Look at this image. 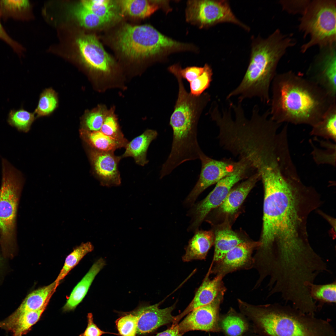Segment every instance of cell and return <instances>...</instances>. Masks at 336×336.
Instances as JSON below:
<instances>
[{
	"mask_svg": "<svg viewBox=\"0 0 336 336\" xmlns=\"http://www.w3.org/2000/svg\"><path fill=\"white\" fill-rule=\"evenodd\" d=\"M1 257H0V264L1 263Z\"/></svg>",
	"mask_w": 336,
	"mask_h": 336,
	"instance_id": "cell-46",
	"label": "cell"
},
{
	"mask_svg": "<svg viewBox=\"0 0 336 336\" xmlns=\"http://www.w3.org/2000/svg\"><path fill=\"white\" fill-rule=\"evenodd\" d=\"M57 103V97L54 91L50 88L47 89L41 95L35 113L38 116L48 115L56 108Z\"/></svg>",
	"mask_w": 336,
	"mask_h": 336,
	"instance_id": "cell-38",
	"label": "cell"
},
{
	"mask_svg": "<svg viewBox=\"0 0 336 336\" xmlns=\"http://www.w3.org/2000/svg\"><path fill=\"white\" fill-rule=\"evenodd\" d=\"M2 161L0 189V243L5 257H12L15 247L16 220L23 179L20 172L6 160Z\"/></svg>",
	"mask_w": 336,
	"mask_h": 336,
	"instance_id": "cell-7",
	"label": "cell"
},
{
	"mask_svg": "<svg viewBox=\"0 0 336 336\" xmlns=\"http://www.w3.org/2000/svg\"><path fill=\"white\" fill-rule=\"evenodd\" d=\"M196 231L185 249L182 258L184 262L205 259L214 243L215 236L212 231L197 230Z\"/></svg>",
	"mask_w": 336,
	"mask_h": 336,
	"instance_id": "cell-22",
	"label": "cell"
},
{
	"mask_svg": "<svg viewBox=\"0 0 336 336\" xmlns=\"http://www.w3.org/2000/svg\"><path fill=\"white\" fill-rule=\"evenodd\" d=\"M271 84L270 116L278 124L312 127L336 102L317 84L291 71L276 74Z\"/></svg>",
	"mask_w": 336,
	"mask_h": 336,
	"instance_id": "cell-2",
	"label": "cell"
},
{
	"mask_svg": "<svg viewBox=\"0 0 336 336\" xmlns=\"http://www.w3.org/2000/svg\"><path fill=\"white\" fill-rule=\"evenodd\" d=\"M106 264V262L101 258L92 265L88 272L75 287L63 307L65 311L75 309L82 301L96 275Z\"/></svg>",
	"mask_w": 336,
	"mask_h": 336,
	"instance_id": "cell-21",
	"label": "cell"
},
{
	"mask_svg": "<svg viewBox=\"0 0 336 336\" xmlns=\"http://www.w3.org/2000/svg\"><path fill=\"white\" fill-rule=\"evenodd\" d=\"M157 132L151 129L146 130L142 133L128 142L122 158L131 157L133 158L136 163L144 166L149 162L147 158V153L151 142L156 139Z\"/></svg>",
	"mask_w": 336,
	"mask_h": 336,
	"instance_id": "cell-23",
	"label": "cell"
},
{
	"mask_svg": "<svg viewBox=\"0 0 336 336\" xmlns=\"http://www.w3.org/2000/svg\"><path fill=\"white\" fill-rule=\"evenodd\" d=\"M226 291L221 292L210 303L191 311L178 324L180 332L183 334L188 331L200 330L217 332L219 326V310Z\"/></svg>",
	"mask_w": 336,
	"mask_h": 336,
	"instance_id": "cell-13",
	"label": "cell"
},
{
	"mask_svg": "<svg viewBox=\"0 0 336 336\" xmlns=\"http://www.w3.org/2000/svg\"><path fill=\"white\" fill-rule=\"evenodd\" d=\"M241 314L260 336H336L329 321L278 303L253 305L238 299Z\"/></svg>",
	"mask_w": 336,
	"mask_h": 336,
	"instance_id": "cell-3",
	"label": "cell"
},
{
	"mask_svg": "<svg viewBox=\"0 0 336 336\" xmlns=\"http://www.w3.org/2000/svg\"><path fill=\"white\" fill-rule=\"evenodd\" d=\"M116 323L117 329L122 336H136L137 334V318L133 313L120 317L116 320Z\"/></svg>",
	"mask_w": 336,
	"mask_h": 336,
	"instance_id": "cell-40",
	"label": "cell"
},
{
	"mask_svg": "<svg viewBox=\"0 0 336 336\" xmlns=\"http://www.w3.org/2000/svg\"><path fill=\"white\" fill-rule=\"evenodd\" d=\"M310 0H282L279 3L283 9L292 14L302 15L309 4Z\"/></svg>",
	"mask_w": 336,
	"mask_h": 336,
	"instance_id": "cell-41",
	"label": "cell"
},
{
	"mask_svg": "<svg viewBox=\"0 0 336 336\" xmlns=\"http://www.w3.org/2000/svg\"><path fill=\"white\" fill-rule=\"evenodd\" d=\"M89 156L94 174L100 185L107 187L117 186L121 183L118 165L121 156L113 152L100 151L91 148Z\"/></svg>",
	"mask_w": 336,
	"mask_h": 336,
	"instance_id": "cell-16",
	"label": "cell"
},
{
	"mask_svg": "<svg viewBox=\"0 0 336 336\" xmlns=\"http://www.w3.org/2000/svg\"><path fill=\"white\" fill-rule=\"evenodd\" d=\"M35 119L34 114L22 108L12 110L9 112L7 122L19 131L27 132Z\"/></svg>",
	"mask_w": 336,
	"mask_h": 336,
	"instance_id": "cell-36",
	"label": "cell"
},
{
	"mask_svg": "<svg viewBox=\"0 0 336 336\" xmlns=\"http://www.w3.org/2000/svg\"><path fill=\"white\" fill-rule=\"evenodd\" d=\"M311 298L321 306L325 303H335L336 302V282L324 284H312L310 287Z\"/></svg>",
	"mask_w": 336,
	"mask_h": 336,
	"instance_id": "cell-32",
	"label": "cell"
},
{
	"mask_svg": "<svg viewBox=\"0 0 336 336\" xmlns=\"http://www.w3.org/2000/svg\"><path fill=\"white\" fill-rule=\"evenodd\" d=\"M76 42L81 57L89 68L100 75H111L114 70V61L95 35H82Z\"/></svg>",
	"mask_w": 336,
	"mask_h": 336,
	"instance_id": "cell-14",
	"label": "cell"
},
{
	"mask_svg": "<svg viewBox=\"0 0 336 336\" xmlns=\"http://www.w3.org/2000/svg\"><path fill=\"white\" fill-rule=\"evenodd\" d=\"M260 245V241L240 243L228 252L221 260L212 264L208 273L223 278L228 273L253 268V252Z\"/></svg>",
	"mask_w": 336,
	"mask_h": 336,
	"instance_id": "cell-15",
	"label": "cell"
},
{
	"mask_svg": "<svg viewBox=\"0 0 336 336\" xmlns=\"http://www.w3.org/2000/svg\"><path fill=\"white\" fill-rule=\"evenodd\" d=\"M214 236V251L212 264L221 260L228 252L245 242L230 229L219 230Z\"/></svg>",
	"mask_w": 336,
	"mask_h": 336,
	"instance_id": "cell-27",
	"label": "cell"
},
{
	"mask_svg": "<svg viewBox=\"0 0 336 336\" xmlns=\"http://www.w3.org/2000/svg\"><path fill=\"white\" fill-rule=\"evenodd\" d=\"M160 303L142 306L133 312L137 318V334L149 333L161 326L173 323L175 316L172 312L175 304L160 309Z\"/></svg>",
	"mask_w": 336,
	"mask_h": 336,
	"instance_id": "cell-17",
	"label": "cell"
},
{
	"mask_svg": "<svg viewBox=\"0 0 336 336\" xmlns=\"http://www.w3.org/2000/svg\"><path fill=\"white\" fill-rule=\"evenodd\" d=\"M87 318V327L84 332L80 336H101L104 334L107 333V332L100 329L94 323L91 313H89Z\"/></svg>",
	"mask_w": 336,
	"mask_h": 336,
	"instance_id": "cell-44",
	"label": "cell"
},
{
	"mask_svg": "<svg viewBox=\"0 0 336 336\" xmlns=\"http://www.w3.org/2000/svg\"><path fill=\"white\" fill-rule=\"evenodd\" d=\"M186 21L200 28H208L222 23H231L249 31L250 28L233 12L227 0H189L185 10Z\"/></svg>",
	"mask_w": 336,
	"mask_h": 336,
	"instance_id": "cell-9",
	"label": "cell"
},
{
	"mask_svg": "<svg viewBox=\"0 0 336 336\" xmlns=\"http://www.w3.org/2000/svg\"><path fill=\"white\" fill-rule=\"evenodd\" d=\"M108 110L103 105H100L85 112L82 119L83 129L91 131H100Z\"/></svg>",
	"mask_w": 336,
	"mask_h": 336,
	"instance_id": "cell-35",
	"label": "cell"
},
{
	"mask_svg": "<svg viewBox=\"0 0 336 336\" xmlns=\"http://www.w3.org/2000/svg\"><path fill=\"white\" fill-rule=\"evenodd\" d=\"M81 134L92 148L100 151L114 152L118 149L125 148L128 142L127 139L124 141L116 140L100 131H91L82 129Z\"/></svg>",
	"mask_w": 336,
	"mask_h": 336,
	"instance_id": "cell-25",
	"label": "cell"
},
{
	"mask_svg": "<svg viewBox=\"0 0 336 336\" xmlns=\"http://www.w3.org/2000/svg\"><path fill=\"white\" fill-rule=\"evenodd\" d=\"M243 316L231 308L226 314L220 317L221 330L227 336H241L249 329V324Z\"/></svg>",
	"mask_w": 336,
	"mask_h": 336,
	"instance_id": "cell-28",
	"label": "cell"
},
{
	"mask_svg": "<svg viewBox=\"0 0 336 336\" xmlns=\"http://www.w3.org/2000/svg\"><path fill=\"white\" fill-rule=\"evenodd\" d=\"M208 272L194 296L187 307L180 314L175 316L173 324H178L184 316L194 309L211 302L222 292L226 291L223 278L216 276L211 279Z\"/></svg>",
	"mask_w": 336,
	"mask_h": 336,
	"instance_id": "cell-18",
	"label": "cell"
},
{
	"mask_svg": "<svg viewBox=\"0 0 336 336\" xmlns=\"http://www.w3.org/2000/svg\"><path fill=\"white\" fill-rule=\"evenodd\" d=\"M80 3L94 14L110 22L116 17L115 5L109 0H85Z\"/></svg>",
	"mask_w": 336,
	"mask_h": 336,
	"instance_id": "cell-33",
	"label": "cell"
},
{
	"mask_svg": "<svg viewBox=\"0 0 336 336\" xmlns=\"http://www.w3.org/2000/svg\"><path fill=\"white\" fill-rule=\"evenodd\" d=\"M199 159L201 163L200 173L196 184L185 200L187 205H193L205 189L233 172L244 161L243 159L236 162L216 160L207 156L203 151L200 153Z\"/></svg>",
	"mask_w": 336,
	"mask_h": 336,
	"instance_id": "cell-11",
	"label": "cell"
},
{
	"mask_svg": "<svg viewBox=\"0 0 336 336\" xmlns=\"http://www.w3.org/2000/svg\"><path fill=\"white\" fill-rule=\"evenodd\" d=\"M57 288L54 281L47 286L32 291L26 297L13 313L17 314L26 311L38 310L47 306Z\"/></svg>",
	"mask_w": 336,
	"mask_h": 336,
	"instance_id": "cell-26",
	"label": "cell"
},
{
	"mask_svg": "<svg viewBox=\"0 0 336 336\" xmlns=\"http://www.w3.org/2000/svg\"><path fill=\"white\" fill-rule=\"evenodd\" d=\"M311 135L331 139L334 142L336 137V102L332 104L321 120L312 127Z\"/></svg>",
	"mask_w": 336,
	"mask_h": 336,
	"instance_id": "cell-29",
	"label": "cell"
},
{
	"mask_svg": "<svg viewBox=\"0 0 336 336\" xmlns=\"http://www.w3.org/2000/svg\"><path fill=\"white\" fill-rule=\"evenodd\" d=\"M296 42L292 35H284L276 30L265 39L258 37L252 40L250 60L239 84L226 96L229 100L238 96V101L258 97L261 102H270V88L276 74L279 61L286 50Z\"/></svg>",
	"mask_w": 336,
	"mask_h": 336,
	"instance_id": "cell-4",
	"label": "cell"
},
{
	"mask_svg": "<svg viewBox=\"0 0 336 336\" xmlns=\"http://www.w3.org/2000/svg\"><path fill=\"white\" fill-rule=\"evenodd\" d=\"M93 249L94 246L90 242L82 243L75 248L67 257L63 267L54 281L57 287L60 282L78 264L85 256L91 252Z\"/></svg>",
	"mask_w": 336,
	"mask_h": 336,
	"instance_id": "cell-31",
	"label": "cell"
},
{
	"mask_svg": "<svg viewBox=\"0 0 336 336\" xmlns=\"http://www.w3.org/2000/svg\"><path fill=\"white\" fill-rule=\"evenodd\" d=\"M260 179L258 172L230 190L225 200L220 206L222 212L227 214L235 212L241 205L248 194Z\"/></svg>",
	"mask_w": 336,
	"mask_h": 336,
	"instance_id": "cell-20",
	"label": "cell"
},
{
	"mask_svg": "<svg viewBox=\"0 0 336 336\" xmlns=\"http://www.w3.org/2000/svg\"><path fill=\"white\" fill-rule=\"evenodd\" d=\"M115 44L130 60L159 62L173 53L191 51L192 48L191 44L173 39L149 25H124L115 35Z\"/></svg>",
	"mask_w": 336,
	"mask_h": 336,
	"instance_id": "cell-6",
	"label": "cell"
},
{
	"mask_svg": "<svg viewBox=\"0 0 336 336\" xmlns=\"http://www.w3.org/2000/svg\"><path fill=\"white\" fill-rule=\"evenodd\" d=\"M100 131L118 140H127L121 131L113 108L108 110Z\"/></svg>",
	"mask_w": 336,
	"mask_h": 336,
	"instance_id": "cell-37",
	"label": "cell"
},
{
	"mask_svg": "<svg viewBox=\"0 0 336 336\" xmlns=\"http://www.w3.org/2000/svg\"><path fill=\"white\" fill-rule=\"evenodd\" d=\"M47 306L38 310L12 314L0 321V327L12 332L14 336L25 334L39 319Z\"/></svg>",
	"mask_w": 336,
	"mask_h": 336,
	"instance_id": "cell-24",
	"label": "cell"
},
{
	"mask_svg": "<svg viewBox=\"0 0 336 336\" xmlns=\"http://www.w3.org/2000/svg\"><path fill=\"white\" fill-rule=\"evenodd\" d=\"M22 336V335H17V336Z\"/></svg>",
	"mask_w": 336,
	"mask_h": 336,
	"instance_id": "cell-47",
	"label": "cell"
},
{
	"mask_svg": "<svg viewBox=\"0 0 336 336\" xmlns=\"http://www.w3.org/2000/svg\"><path fill=\"white\" fill-rule=\"evenodd\" d=\"M336 44L320 48V51L309 68L307 79L336 99Z\"/></svg>",
	"mask_w": 336,
	"mask_h": 336,
	"instance_id": "cell-12",
	"label": "cell"
},
{
	"mask_svg": "<svg viewBox=\"0 0 336 336\" xmlns=\"http://www.w3.org/2000/svg\"><path fill=\"white\" fill-rule=\"evenodd\" d=\"M1 19L0 17V39L9 45L17 54L20 56L23 51V47L7 33L1 23Z\"/></svg>",
	"mask_w": 336,
	"mask_h": 336,
	"instance_id": "cell-43",
	"label": "cell"
},
{
	"mask_svg": "<svg viewBox=\"0 0 336 336\" xmlns=\"http://www.w3.org/2000/svg\"><path fill=\"white\" fill-rule=\"evenodd\" d=\"M30 7V2L27 0H0V17L5 21L9 18L23 20Z\"/></svg>",
	"mask_w": 336,
	"mask_h": 336,
	"instance_id": "cell-30",
	"label": "cell"
},
{
	"mask_svg": "<svg viewBox=\"0 0 336 336\" xmlns=\"http://www.w3.org/2000/svg\"><path fill=\"white\" fill-rule=\"evenodd\" d=\"M179 65L168 68L175 77L178 84V93L170 125L173 131L171 149L168 157L171 162L178 164L199 159L202 151L197 140V125L204 109L211 99L208 92L195 96L186 91L179 71Z\"/></svg>",
	"mask_w": 336,
	"mask_h": 336,
	"instance_id": "cell-5",
	"label": "cell"
},
{
	"mask_svg": "<svg viewBox=\"0 0 336 336\" xmlns=\"http://www.w3.org/2000/svg\"><path fill=\"white\" fill-rule=\"evenodd\" d=\"M263 183V229L255 257L263 260L270 255L280 257L310 250L307 220L322 204L318 193L300 178L288 175H276Z\"/></svg>",
	"mask_w": 336,
	"mask_h": 336,
	"instance_id": "cell-1",
	"label": "cell"
},
{
	"mask_svg": "<svg viewBox=\"0 0 336 336\" xmlns=\"http://www.w3.org/2000/svg\"><path fill=\"white\" fill-rule=\"evenodd\" d=\"M169 1L123 0L118 3L122 12L134 18L144 19L151 16L159 9L167 12L171 10Z\"/></svg>",
	"mask_w": 336,
	"mask_h": 336,
	"instance_id": "cell-19",
	"label": "cell"
},
{
	"mask_svg": "<svg viewBox=\"0 0 336 336\" xmlns=\"http://www.w3.org/2000/svg\"><path fill=\"white\" fill-rule=\"evenodd\" d=\"M203 72L195 80L189 83L190 93L195 96H199L209 87L212 80V69L209 65L204 66Z\"/></svg>",
	"mask_w": 336,
	"mask_h": 336,
	"instance_id": "cell-39",
	"label": "cell"
},
{
	"mask_svg": "<svg viewBox=\"0 0 336 336\" xmlns=\"http://www.w3.org/2000/svg\"><path fill=\"white\" fill-rule=\"evenodd\" d=\"M178 324H172L169 328L153 336H182L183 335L179 330Z\"/></svg>",
	"mask_w": 336,
	"mask_h": 336,
	"instance_id": "cell-45",
	"label": "cell"
},
{
	"mask_svg": "<svg viewBox=\"0 0 336 336\" xmlns=\"http://www.w3.org/2000/svg\"><path fill=\"white\" fill-rule=\"evenodd\" d=\"M251 167L248 162L244 161L235 171L217 182L214 189L204 199L193 205L189 213L192 217L190 230H198L209 213L221 206L233 187L247 176Z\"/></svg>",
	"mask_w": 336,
	"mask_h": 336,
	"instance_id": "cell-10",
	"label": "cell"
},
{
	"mask_svg": "<svg viewBox=\"0 0 336 336\" xmlns=\"http://www.w3.org/2000/svg\"><path fill=\"white\" fill-rule=\"evenodd\" d=\"M72 12L80 25L87 28H98L109 23L94 14L80 2L74 7Z\"/></svg>",
	"mask_w": 336,
	"mask_h": 336,
	"instance_id": "cell-34",
	"label": "cell"
},
{
	"mask_svg": "<svg viewBox=\"0 0 336 336\" xmlns=\"http://www.w3.org/2000/svg\"><path fill=\"white\" fill-rule=\"evenodd\" d=\"M179 69L182 78L186 79L190 83L202 74L204 70V66L199 67L194 66L183 68L180 65Z\"/></svg>",
	"mask_w": 336,
	"mask_h": 336,
	"instance_id": "cell-42",
	"label": "cell"
},
{
	"mask_svg": "<svg viewBox=\"0 0 336 336\" xmlns=\"http://www.w3.org/2000/svg\"><path fill=\"white\" fill-rule=\"evenodd\" d=\"M299 30L310 39L302 52L315 45L320 48L336 44V1H310L300 18Z\"/></svg>",
	"mask_w": 336,
	"mask_h": 336,
	"instance_id": "cell-8",
	"label": "cell"
}]
</instances>
